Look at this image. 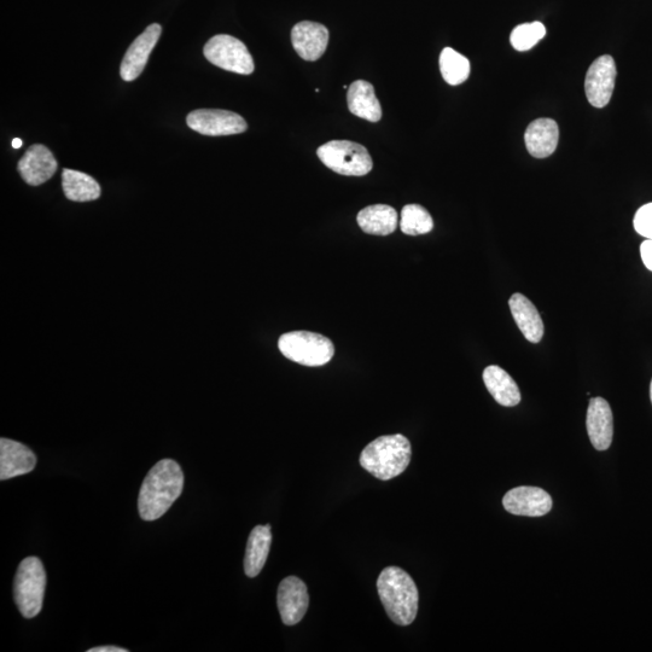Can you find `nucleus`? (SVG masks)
Instances as JSON below:
<instances>
[{"mask_svg": "<svg viewBox=\"0 0 652 652\" xmlns=\"http://www.w3.org/2000/svg\"><path fill=\"white\" fill-rule=\"evenodd\" d=\"M545 36L546 28L543 23H523L512 31L510 42L515 50L525 52L533 49Z\"/></svg>", "mask_w": 652, "mask_h": 652, "instance_id": "obj_26", "label": "nucleus"}, {"mask_svg": "<svg viewBox=\"0 0 652 652\" xmlns=\"http://www.w3.org/2000/svg\"><path fill=\"white\" fill-rule=\"evenodd\" d=\"M560 141V128L552 119H538L527 127L525 142L528 153L537 159L551 156Z\"/></svg>", "mask_w": 652, "mask_h": 652, "instance_id": "obj_17", "label": "nucleus"}, {"mask_svg": "<svg viewBox=\"0 0 652 652\" xmlns=\"http://www.w3.org/2000/svg\"><path fill=\"white\" fill-rule=\"evenodd\" d=\"M186 124L191 130L209 137L240 135L248 128L241 115L221 109L194 110L186 118Z\"/></svg>", "mask_w": 652, "mask_h": 652, "instance_id": "obj_8", "label": "nucleus"}, {"mask_svg": "<svg viewBox=\"0 0 652 652\" xmlns=\"http://www.w3.org/2000/svg\"><path fill=\"white\" fill-rule=\"evenodd\" d=\"M633 224L640 236L652 240V202L638 209Z\"/></svg>", "mask_w": 652, "mask_h": 652, "instance_id": "obj_27", "label": "nucleus"}, {"mask_svg": "<svg viewBox=\"0 0 652 652\" xmlns=\"http://www.w3.org/2000/svg\"><path fill=\"white\" fill-rule=\"evenodd\" d=\"M62 188L67 199L73 202L95 201L102 194L100 184L89 174L68 168L62 172Z\"/></svg>", "mask_w": 652, "mask_h": 652, "instance_id": "obj_23", "label": "nucleus"}, {"mask_svg": "<svg viewBox=\"0 0 652 652\" xmlns=\"http://www.w3.org/2000/svg\"><path fill=\"white\" fill-rule=\"evenodd\" d=\"M378 595L389 619L399 626H409L418 613L419 595L415 581L405 570L388 567L377 580Z\"/></svg>", "mask_w": 652, "mask_h": 652, "instance_id": "obj_2", "label": "nucleus"}, {"mask_svg": "<svg viewBox=\"0 0 652 652\" xmlns=\"http://www.w3.org/2000/svg\"><path fill=\"white\" fill-rule=\"evenodd\" d=\"M650 398H651V403H652V381H651V384H650Z\"/></svg>", "mask_w": 652, "mask_h": 652, "instance_id": "obj_31", "label": "nucleus"}, {"mask_svg": "<svg viewBox=\"0 0 652 652\" xmlns=\"http://www.w3.org/2000/svg\"><path fill=\"white\" fill-rule=\"evenodd\" d=\"M400 229L409 236L426 235L434 229V221L426 208L407 205L401 211Z\"/></svg>", "mask_w": 652, "mask_h": 652, "instance_id": "obj_25", "label": "nucleus"}, {"mask_svg": "<svg viewBox=\"0 0 652 652\" xmlns=\"http://www.w3.org/2000/svg\"><path fill=\"white\" fill-rule=\"evenodd\" d=\"M483 382L488 392L499 405L514 407L521 403V392L514 378L497 365L488 366L483 371Z\"/></svg>", "mask_w": 652, "mask_h": 652, "instance_id": "obj_20", "label": "nucleus"}, {"mask_svg": "<svg viewBox=\"0 0 652 652\" xmlns=\"http://www.w3.org/2000/svg\"><path fill=\"white\" fill-rule=\"evenodd\" d=\"M617 77L614 58L604 55L597 58L586 74L585 91L587 100L596 108L608 106L615 89Z\"/></svg>", "mask_w": 652, "mask_h": 652, "instance_id": "obj_9", "label": "nucleus"}, {"mask_svg": "<svg viewBox=\"0 0 652 652\" xmlns=\"http://www.w3.org/2000/svg\"><path fill=\"white\" fill-rule=\"evenodd\" d=\"M184 474L172 459L156 463L139 491L138 510L144 521L159 520L182 494Z\"/></svg>", "mask_w": 652, "mask_h": 652, "instance_id": "obj_1", "label": "nucleus"}, {"mask_svg": "<svg viewBox=\"0 0 652 652\" xmlns=\"http://www.w3.org/2000/svg\"><path fill=\"white\" fill-rule=\"evenodd\" d=\"M128 650L119 648V646H97V648H92L87 650V652H127Z\"/></svg>", "mask_w": 652, "mask_h": 652, "instance_id": "obj_29", "label": "nucleus"}, {"mask_svg": "<svg viewBox=\"0 0 652 652\" xmlns=\"http://www.w3.org/2000/svg\"><path fill=\"white\" fill-rule=\"evenodd\" d=\"M291 42L296 54L305 61L314 62L319 60L328 48L329 31L317 22H300L291 31Z\"/></svg>", "mask_w": 652, "mask_h": 652, "instance_id": "obj_13", "label": "nucleus"}, {"mask_svg": "<svg viewBox=\"0 0 652 652\" xmlns=\"http://www.w3.org/2000/svg\"><path fill=\"white\" fill-rule=\"evenodd\" d=\"M46 573L37 557L25 558L20 563L14 581V597L17 607L26 619H33L43 608Z\"/></svg>", "mask_w": 652, "mask_h": 652, "instance_id": "obj_4", "label": "nucleus"}, {"mask_svg": "<svg viewBox=\"0 0 652 652\" xmlns=\"http://www.w3.org/2000/svg\"><path fill=\"white\" fill-rule=\"evenodd\" d=\"M586 427L593 447L597 451L609 450L614 438V417L607 400L599 397L591 399Z\"/></svg>", "mask_w": 652, "mask_h": 652, "instance_id": "obj_15", "label": "nucleus"}, {"mask_svg": "<svg viewBox=\"0 0 652 652\" xmlns=\"http://www.w3.org/2000/svg\"><path fill=\"white\" fill-rule=\"evenodd\" d=\"M57 161L51 151L42 144H34L28 148L19 161V172L28 185H42L57 171Z\"/></svg>", "mask_w": 652, "mask_h": 652, "instance_id": "obj_14", "label": "nucleus"}, {"mask_svg": "<svg viewBox=\"0 0 652 652\" xmlns=\"http://www.w3.org/2000/svg\"><path fill=\"white\" fill-rule=\"evenodd\" d=\"M203 54L209 62L224 71L242 75H250L254 72V60L247 46L241 40L227 34H219L209 39Z\"/></svg>", "mask_w": 652, "mask_h": 652, "instance_id": "obj_7", "label": "nucleus"}, {"mask_svg": "<svg viewBox=\"0 0 652 652\" xmlns=\"http://www.w3.org/2000/svg\"><path fill=\"white\" fill-rule=\"evenodd\" d=\"M277 603L284 625L299 624L310 604L305 582L296 576L284 579L278 587Z\"/></svg>", "mask_w": 652, "mask_h": 652, "instance_id": "obj_11", "label": "nucleus"}, {"mask_svg": "<svg viewBox=\"0 0 652 652\" xmlns=\"http://www.w3.org/2000/svg\"><path fill=\"white\" fill-rule=\"evenodd\" d=\"M279 351L291 362L323 366L334 358L335 346L328 337L310 331H293L278 341Z\"/></svg>", "mask_w": 652, "mask_h": 652, "instance_id": "obj_5", "label": "nucleus"}, {"mask_svg": "<svg viewBox=\"0 0 652 652\" xmlns=\"http://www.w3.org/2000/svg\"><path fill=\"white\" fill-rule=\"evenodd\" d=\"M349 112L370 122H378L382 118V107L376 97L374 86L368 81L357 80L349 86L347 93Z\"/></svg>", "mask_w": 652, "mask_h": 652, "instance_id": "obj_19", "label": "nucleus"}, {"mask_svg": "<svg viewBox=\"0 0 652 652\" xmlns=\"http://www.w3.org/2000/svg\"><path fill=\"white\" fill-rule=\"evenodd\" d=\"M440 71L447 84L461 85L469 78L470 62L456 50L446 48L440 55Z\"/></svg>", "mask_w": 652, "mask_h": 652, "instance_id": "obj_24", "label": "nucleus"}, {"mask_svg": "<svg viewBox=\"0 0 652 652\" xmlns=\"http://www.w3.org/2000/svg\"><path fill=\"white\" fill-rule=\"evenodd\" d=\"M162 28L157 23L150 25L128 48L121 62V78L130 83L136 80L144 71L157 42L161 37Z\"/></svg>", "mask_w": 652, "mask_h": 652, "instance_id": "obj_12", "label": "nucleus"}, {"mask_svg": "<svg viewBox=\"0 0 652 652\" xmlns=\"http://www.w3.org/2000/svg\"><path fill=\"white\" fill-rule=\"evenodd\" d=\"M412 448L404 435H386L370 442L360 456V465L382 481L394 479L409 467Z\"/></svg>", "mask_w": 652, "mask_h": 652, "instance_id": "obj_3", "label": "nucleus"}, {"mask_svg": "<svg viewBox=\"0 0 652 652\" xmlns=\"http://www.w3.org/2000/svg\"><path fill=\"white\" fill-rule=\"evenodd\" d=\"M510 311L518 329L529 342L539 343L544 336V323L537 307L525 295L514 294L509 300Z\"/></svg>", "mask_w": 652, "mask_h": 652, "instance_id": "obj_18", "label": "nucleus"}, {"mask_svg": "<svg viewBox=\"0 0 652 652\" xmlns=\"http://www.w3.org/2000/svg\"><path fill=\"white\" fill-rule=\"evenodd\" d=\"M319 160L331 171L348 177H363L374 167L368 149L349 141H331L317 150Z\"/></svg>", "mask_w": 652, "mask_h": 652, "instance_id": "obj_6", "label": "nucleus"}, {"mask_svg": "<svg viewBox=\"0 0 652 652\" xmlns=\"http://www.w3.org/2000/svg\"><path fill=\"white\" fill-rule=\"evenodd\" d=\"M13 147L15 149H20L22 147V141L19 138L14 139L13 141Z\"/></svg>", "mask_w": 652, "mask_h": 652, "instance_id": "obj_30", "label": "nucleus"}, {"mask_svg": "<svg viewBox=\"0 0 652 652\" xmlns=\"http://www.w3.org/2000/svg\"><path fill=\"white\" fill-rule=\"evenodd\" d=\"M36 465L37 457L31 448L14 440H0V480L29 474Z\"/></svg>", "mask_w": 652, "mask_h": 652, "instance_id": "obj_16", "label": "nucleus"}, {"mask_svg": "<svg viewBox=\"0 0 652 652\" xmlns=\"http://www.w3.org/2000/svg\"><path fill=\"white\" fill-rule=\"evenodd\" d=\"M272 543L271 526H256L249 535L246 557H244V573L249 578H256L263 570L269 557Z\"/></svg>", "mask_w": 652, "mask_h": 652, "instance_id": "obj_21", "label": "nucleus"}, {"mask_svg": "<svg viewBox=\"0 0 652 652\" xmlns=\"http://www.w3.org/2000/svg\"><path fill=\"white\" fill-rule=\"evenodd\" d=\"M358 224L366 234L388 236L397 230L399 218L393 207L375 205L366 207L358 214Z\"/></svg>", "mask_w": 652, "mask_h": 652, "instance_id": "obj_22", "label": "nucleus"}, {"mask_svg": "<svg viewBox=\"0 0 652 652\" xmlns=\"http://www.w3.org/2000/svg\"><path fill=\"white\" fill-rule=\"evenodd\" d=\"M640 255L646 269L652 272V240H646L640 246Z\"/></svg>", "mask_w": 652, "mask_h": 652, "instance_id": "obj_28", "label": "nucleus"}, {"mask_svg": "<svg viewBox=\"0 0 652 652\" xmlns=\"http://www.w3.org/2000/svg\"><path fill=\"white\" fill-rule=\"evenodd\" d=\"M552 498L539 487L521 486L511 489L503 499L504 509L512 515L541 517L552 509Z\"/></svg>", "mask_w": 652, "mask_h": 652, "instance_id": "obj_10", "label": "nucleus"}]
</instances>
